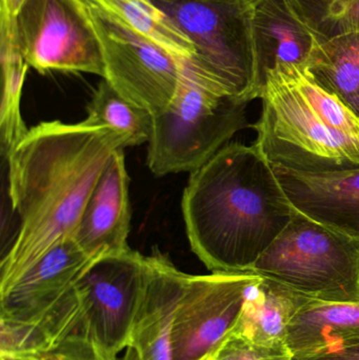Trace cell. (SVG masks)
Returning <instances> with one entry per match:
<instances>
[{
  "label": "cell",
  "instance_id": "cell-1",
  "mask_svg": "<svg viewBox=\"0 0 359 360\" xmlns=\"http://www.w3.org/2000/svg\"><path fill=\"white\" fill-rule=\"evenodd\" d=\"M126 135L84 122H42L6 158L8 196L18 232L0 264L6 287L60 241L73 238L84 207Z\"/></svg>",
  "mask_w": 359,
  "mask_h": 360
},
{
  "label": "cell",
  "instance_id": "cell-2",
  "mask_svg": "<svg viewBox=\"0 0 359 360\" xmlns=\"http://www.w3.org/2000/svg\"><path fill=\"white\" fill-rule=\"evenodd\" d=\"M181 210L192 251L223 273H251L296 213L263 152L240 143L191 173Z\"/></svg>",
  "mask_w": 359,
  "mask_h": 360
},
{
  "label": "cell",
  "instance_id": "cell-3",
  "mask_svg": "<svg viewBox=\"0 0 359 360\" xmlns=\"http://www.w3.org/2000/svg\"><path fill=\"white\" fill-rule=\"evenodd\" d=\"M249 103L226 94L183 59L172 103L153 116L147 164L155 176L194 172L247 126Z\"/></svg>",
  "mask_w": 359,
  "mask_h": 360
},
{
  "label": "cell",
  "instance_id": "cell-4",
  "mask_svg": "<svg viewBox=\"0 0 359 360\" xmlns=\"http://www.w3.org/2000/svg\"><path fill=\"white\" fill-rule=\"evenodd\" d=\"M255 145L272 166L328 173L359 166V141L329 128L282 65L266 73Z\"/></svg>",
  "mask_w": 359,
  "mask_h": 360
},
{
  "label": "cell",
  "instance_id": "cell-5",
  "mask_svg": "<svg viewBox=\"0 0 359 360\" xmlns=\"http://www.w3.org/2000/svg\"><path fill=\"white\" fill-rule=\"evenodd\" d=\"M193 42L188 65L226 94L251 103L261 96L254 6L246 0H154Z\"/></svg>",
  "mask_w": 359,
  "mask_h": 360
},
{
  "label": "cell",
  "instance_id": "cell-6",
  "mask_svg": "<svg viewBox=\"0 0 359 360\" xmlns=\"http://www.w3.org/2000/svg\"><path fill=\"white\" fill-rule=\"evenodd\" d=\"M251 273L310 300L359 302V240L296 211Z\"/></svg>",
  "mask_w": 359,
  "mask_h": 360
},
{
  "label": "cell",
  "instance_id": "cell-7",
  "mask_svg": "<svg viewBox=\"0 0 359 360\" xmlns=\"http://www.w3.org/2000/svg\"><path fill=\"white\" fill-rule=\"evenodd\" d=\"M29 67L105 76L103 51L86 0H27L15 19Z\"/></svg>",
  "mask_w": 359,
  "mask_h": 360
},
{
  "label": "cell",
  "instance_id": "cell-8",
  "mask_svg": "<svg viewBox=\"0 0 359 360\" xmlns=\"http://www.w3.org/2000/svg\"><path fill=\"white\" fill-rule=\"evenodd\" d=\"M103 51L105 76L122 97L155 116L172 103L183 58L174 56L90 6Z\"/></svg>",
  "mask_w": 359,
  "mask_h": 360
},
{
  "label": "cell",
  "instance_id": "cell-9",
  "mask_svg": "<svg viewBox=\"0 0 359 360\" xmlns=\"http://www.w3.org/2000/svg\"><path fill=\"white\" fill-rule=\"evenodd\" d=\"M253 273H185L173 323V360H208L237 323Z\"/></svg>",
  "mask_w": 359,
  "mask_h": 360
},
{
  "label": "cell",
  "instance_id": "cell-10",
  "mask_svg": "<svg viewBox=\"0 0 359 360\" xmlns=\"http://www.w3.org/2000/svg\"><path fill=\"white\" fill-rule=\"evenodd\" d=\"M145 278V256L134 250L97 258L76 283L84 319L77 334L110 352L126 348Z\"/></svg>",
  "mask_w": 359,
  "mask_h": 360
},
{
  "label": "cell",
  "instance_id": "cell-11",
  "mask_svg": "<svg viewBox=\"0 0 359 360\" xmlns=\"http://www.w3.org/2000/svg\"><path fill=\"white\" fill-rule=\"evenodd\" d=\"M96 259L84 253L74 238L51 248L10 285L0 288V325H21L48 310Z\"/></svg>",
  "mask_w": 359,
  "mask_h": 360
},
{
  "label": "cell",
  "instance_id": "cell-12",
  "mask_svg": "<svg viewBox=\"0 0 359 360\" xmlns=\"http://www.w3.org/2000/svg\"><path fill=\"white\" fill-rule=\"evenodd\" d=\"M185 275L157 249L145 256V285L122 360H173V323Z\"/></svg>",
  "mask_w": 359,
  "mask_h": 360
},
{
  "label": "cell",
  "instance_id": "cell-13",
  "mask_svg": "<svg viewBox=\"0 0 359 360\" xmlns=\"http://www.w3.org/2000/svg\"><path fill=\"white\" fill-rule=\"evenodd\" d=\"M273 169L296 211L359 240V166L328 173Z\"/></svg>",
  "mask_w": 359,
  "mask_h": 360
},
{
  "label": "cell",
  "instance_id": "cell-14",
  "mask_svg": "<svg viewBox=\"0 0 359 360\" xmlns=\"http://www.w3.org/2000/svg\"><path fill=\"white\" fill-rule=\"evenodd\" d=\"M124 149L114 154L89 197L73 238L90 257L129 249L131 205Z\"/></svg>",
  "mask_w": 359,
  "mask_h": 360
},
{
  "label": "cell",
  "instance_id": "cell-15",
  "mask_svg": "<svg viewBox=\"0 0 359 360\" xmlns=\"http://www.w3.org/2000/svg\"><path fill=\"white\" fill-rule=\"evenodd\" d=\"M253 30L261 88L266 73L278 63L305 67L314 44L322 40L292 0H263L257 4Z\"/></svg>",
  "mask_w": 359,
  "mask_h": 360
},
{
  "label": "cell",
  "instance_id": "cell-16",
  "mask_svg": "<svg viewBox=\"0 0 359 360\" xmlns=\"http://www.w3.org/2000/svg\"><path fill=\"white\" fill-rule=\"evenodd\" d=\"M359 344V302L309 300L291 319L287 346L293 356Z\"/></svg>",
  "mask_w": 359,
  "mask_h": 360
},
{
  "label": "cell",
  "instance_id": "cell-17",
  "mask_svg": "<svg viewBox=\"0 0 359 360\" xmlns=\"http://www.w3.org/2000/svg\"><path fill=\"white\" fill-rule=\"evenodd\" d=\"M309 300L287 285L261 276L249 290L231 332L257 344L285 346L291 319Z\"/></svg>",
  "mask_w": 359,
  "mask_h": 360
},
{
  "label": "cell",
  "instance_id": "cell-18",
  "mask_svg": "<svg viewBox=\"0 0 359 360\" xmlns=\"http://www.w3.org/2000/svg\"><path fill=\"white\" fill-rule=\"evenodd\" d=\"M303 68L359 120V32L318 40Z\"/></svg>",
  "mask_w": 359,
  "mask_h": 360
},
{
  "label": "cell",
  "instance_id": "cell-19",
  "mask_svg": "<svg viewBox=\"0 0 359 360\" xmlns=\"http://www.w3.org/2000/svg\"><path fill=\"white\" fill-rule=\"evenodd\" d=\"M89 6L115 19L133 33L179 58L196 56L189 37L154 0H86Z\"/></svg>",
  "mask_w": 359,
  "mask_h": 360
},
{
  "label": "cell",
  "instance_id": "cell-20",
  "mask_svg": "<svg viewBox=\"0 0 359 360\" xmlns=\"http://www.w3.org/2000/svg\"><path fill=\"white\" fill-rule=\"evenodd\" d=\"M15 19L0 15V60L2 70L0 139L2 154L6 158L29 131L23 122L20 110L21 95L29 65L19 46Z\"/></svg>",
  "mask_w": 359,
  "mask_h": 360
},
{
  "label": "cell",
  "instance_id": "cell-21",
  "mask_svg": "<svg viewBox=\"0 0 359 360\" xmlns=\"http://www.w3.org/2000/svg\"><path fill=\"white\" fill-rule=\"evenodd\" d=\"M88 126L109 127L129 139V147L149 143L153 115L122 97L105 79L99 82L86 107Z\"/></svg>",
  "mask_w": 359,
  "mask_h": 360
},
{
  "label": "cell",
  "instance_id": "cell-22",
  "mask_svg": "<svg viewBox=\"0 0 359 360\" xmlns=\"http://www.w3.org/2000/svg\"><path fill=\"white\" fill-rule=\"evenodd\" d=\"M278 65L285 68L299 92L329 128L359 141L358 117L339 97L322 89L305 68L289 63Z\"/></svg>",
  "mask_w": 359,
  "mask_h": 360
},
{
  "label": "cell",
  "instance_id": "cell-23",
  "mask_svg": "<svg viewBox=\"0 0 359 360\" xmlns=\"http://www.w3.org/2000/svg\"><path fill=\"white\" fill-rule=\"evenodd\" d=\"M320 39L359 32V0H292Z\"/></svg>",
  "mask_w": 359,
  "mask_h": 360
},
{
  "label": "cell",
  "instance_id": "cell-24",
  "mask_svg": "<svg viewBox=\"0 0 359 360\" xmlns=\"http://www.w3.org/2000/svg\"><path fill=\"white\" fill-rule=\"evenodd\" d=\"M292 352L285 346L257 344L240 334L231 333L215 349L208 360H293Z\"/></svg>",
  "mask_w": 359,
  "mask_h": 360
},
{
  "label": "cell",
  "instance_id": "cell-25",
  "mask_svg": "<svg viewBox=\"0 0 359 360\" xmlns=\"http://www.w3.org/2000/svg\"><path fill=\"white\" fill-rule=\"evenodd\" d=\"M21 360H117V355L93 338L74 334L48 352Z\"/></svg>",
  "mask_w": 359,
  "mask_h": 360
},
{
  "label": "cell",
  "instance_id": "cell-26",
  "mask_svg": "<svg viewBox=\"0 0 359 360\" xmlns=\"http://www.w3.org/2000/svg\"><path fill=\"white\" fill-rule=\"evenodd\" d=\"M293 360H359V344L355 346L324 351L315 354L296 356Z\"/></svg>",
  "mask_w": 359,
  "mask_h": 360
},
{
  "label": "cell",
  "instance_id": "cell-27",
  "mask_svg": "<svg viewBox=\"0 0 359 360\" xmlns=\"http://www.w3.org/2000/svg\"><path fill=\"white\" fill-rule=\"evenodd\" d=\"M27 0H0V15L16 18Z\"/></svg>",
  "mask_w": 359,
  "mask_h": 360
},
{
  "label": "cell",
  "instance_id": "cell-28",
  "mask_svg": "<svg viewBox=\"0 0 359 360\" xmlns=\"http://www.w3.org/2000/svg\"><path fill=\"white\" fill-rule=\"evenodd\" d=\"M246 1H248L251 6H256L257 4H259V2L263 1V0H246Z\"/></svg>",
  "mask_w": 359,
  "mask_h": 360
}]
</instances>
